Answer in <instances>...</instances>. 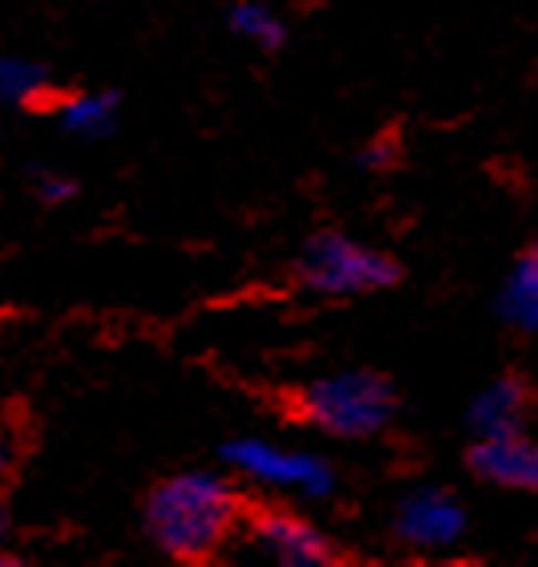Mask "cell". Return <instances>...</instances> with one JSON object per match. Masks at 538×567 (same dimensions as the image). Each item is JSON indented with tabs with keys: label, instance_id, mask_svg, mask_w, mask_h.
<instances>
[{
	"label": "cell",
	"instance_id": "8",
	"mask_svg": "<svg viewBox=\"0 0 538 567\" xmlns=\"http://www.w3.org/2000/svg\"><path fill=\"white\" fill-rule=\"evenodd\" d=\"M530 405H535V390L523 373H503L494 378L486 390L469 402V430L474 437H494V434H515V430H527Z\"/></svg>",
	"mask_w": 538,
	"mask_h": 567
},
{
	"label": "cell",
	"instance_id": "10",
	"mask_svg": "<svg viewBox=\"0 0 538 567\" xmlns=\"http://www.w3.org/2000/svg\"><path fill=\"white\" fill-rule=\"evenodd\" d=\"M61 126L82 138H106L114 134L117 94H73L61 102Z\"/></svg>",
	"mask_w": 538,
	"mask_h": 567
},
{
	"label": "cell",
	"instance_id": "6",
	"mask_svg": "<svg viewBox=\"0 0 538 567\" xmlns=\"http://www.w3.org/2000/svg\"><path fill=\"white\" fill-rule=\"evenodd\" d=\"M466 507L449 491L422 486L393 511V539L410 551H449L466 535Z\"/></svg>",
	"mask_w": 538,
	"mask_h": 567
},
{
	"label": "cell",
	"instance_id": "15",
	"mask_svg": "<svg viewBox=\"0 0 538 567\" xmlns=\"http://www.w3.org/2000/svg\"><path fill=\"white\" fill-rule=\"evenodd\" d=\"M4 466H9V446L0 442V474H4Z\"/></svg>",
	"mask_w": 538,
	"mask_h": 567
},
{
	"label": "cell",
	"instance_id": "4",
	"mask_svg": "<svg viewBox=\"0 0 538 567\" xmlns=\"http://www.w3.org/2000/svg\"><path fill=\"white\" fill-rule=\"evenodd\" d=\"M219 458L239 478H251V483L271 486V491L312 498V503L332 498L340 486L337 471H332L328 458H320L312 450L280 446V442H268V437H231V442H223Z\"/></svg>",
	"mask_w": 538,
	"mask_h": 567
},
{
	"label": "cell",
	"instance_id": "1",
	"mask_svg": "<svg viewBox=\"0 0 538 567\" xmlns=\"http://www.w3.org/2000/svg\"><path fill=\"white\" fill-rule=\"evenodd\" d=\"M247 519L244 491L211 471L175 474L146 498V532L178 564H211Z\"/></svg>",
	"mask_w": 538,
	"mask_h": 567
},
{
	"label": "cell",
	"instance_id": "11",
	"mask_svg": "<svg viewBox=\"0 0 538 567\" xmlns=\"http://www.w3.org/2000/svg\"><path fill=\"white\" fill-rule=\"evenodd\" d=\"M231 29L239 37H247L251 45L263 49V53H276L288 41V24L263 0H231Z\"/></svg>",
	"mask_w": 538,
	"mask_h": 567
},
{
	"label": "cell",
	"instance_id": "9",
	"mask_svg": "<svg viewBox=\"0 0 538 567\" xmlns=\"http://www.w3.org/2000/svg\"><path fill=\"white\" fill-rule=\"evenodd\" d=\"M494 308H498V320L506 329L538 337V244L518 251V260L510 264L503 288H498Z\"/></svg>",
	"mask_w": 538,
	"mask_h": 567
},
{
	"label": "cell",
	"instance_id": "2",
	"mask_svg": "<svg viewBox=\"0 0 538 567\" xmlns=\"http://www.w3.org/2000/svg\"><path fill=\"white\" fill-rule=\"evenodd\" d=\"M292 414L328 437L364 442L389 430L397 414V390L376 369H340L300 385L292 393Z\"/></svg>",
	"mask_w": 538,
	"mask_h": 567
},
{
	"label": "cell",
	"instance_id": "3",
	"mask_svg": "<svg viewBox=\"0 0 538 567\" xmlns=\"http://www.w3.org/2000/svg\"><path fill=\"white\" fill-rule=\"evenodd\" d=\"M296 280L324 300L389 292L401 284V264L381 248H369L344 231H317L296 256Z\"/></svg>",
	"mask_w": 538,
	"mask_h": 567
},
{
	"label": "cell",
	"instance_id": "14",
	"mask_svg": "<svg viewBox=\"0 0 538 567\" xmlns=\"http://www.w3.org/2000/svg\"><path fill=\"white\" fill-rule=\"evenodd\" d=\"M389 154H397V151H385V146H376V142H373V146L361 154V166H364V171H385Z\"/></svg>",
	"mask_w": 538,
	"mask_h": 567
},
{
	"label": "cell",
	"instance_id": "12",
	"mask_svg": "<svg viewBox=\"0 0 538 567\" xmlns=\"http://www.w3.org/2000/svg\"><path fill=\"white\" fill-rule=\"evenodd\" d=\"M49 90V78L41 65L17 58H0V106H21L37 102Z\"/></svg>",
	"mask_w": 538,
	"mask_h": 567
},
{
	"label": "cell",
	"instance_id": "13",
	"mask_svg": "<svg viewBox=\"0 0 538 567\" xmlns=\"http://www.w3.org/2000/svg\"><path fill=\"white\" fill-rule=\"evenodd\" d=\"M37 195L45 203H65L73 195V183L70 178H61V175H37Z\"/></svg>",
	"mask_w": 538,
	"mask_h": 567
},
{
	"label": "cell",
	"instance_id": "5",
	"mask_svg": "<svg viewBox=\"0 0 538 567\" xmlns=\"http://www.w3.org/2000/svg\"><path fill=\"white\" fill-rule=\"evenodd\" d=\"M247 539L268 559L283 567H337L344 564V551L324 527L296 515L292 507H271V503H247Z\"/></svg>",
	"mask_w": 538,
	"mask_h": 567
},
{
	"label": "cell",
	"instance_id": "7",
	"mask_svg": "<svg viewBox=\"0 0 538 567\" xmlns=\"http://www.w3.org/2000/svg\"><path fill=\"white\" fill-rule=\"evenodd\" d=\"M466 466L486 486L538 495V437H530L527 430L474 437V446L466 450Z\"/></svg>",
	"mask_w": 538,
	"mask_h": 567
},
{
	"label": "cell",
	"instance_id": "16",
	"mask_svg": "<svg viewBox=\"0 0 538 567\" xmlns=\"http://www.w3.org/2000/svg\"><path fill=\"white\" fill-rule=\"evenodd\" d=\"M0 535H4V511H0Z\"/></svg>",
	"mask_w": 538,
	"mask_h": 567
}]
</instances>
